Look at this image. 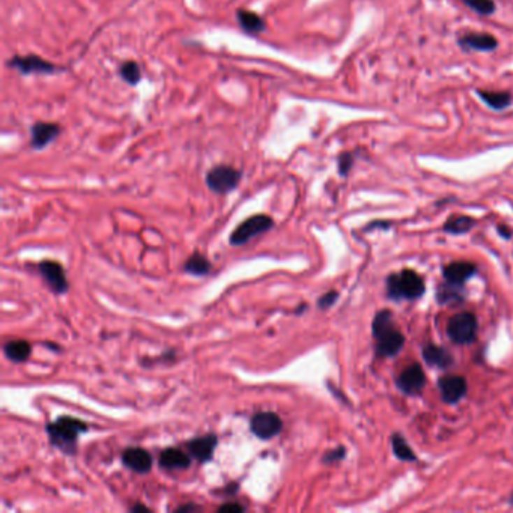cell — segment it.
<instances>
[{
	"mask_svg": "<svg viewBox=\"0 0 513 513\" xmlns=\"http://www.w3.org/2000/svg\"><path fill=\"white\" fill-rule=\"evenodd\" d=\"M212 270V263L210 262V259L206 258L205 254L196 252L193 253L189 259H187L185 265H184V271L189 273L192 275H197V277H203V275H208Z\"/></svg>",
	"mask_w": 513,
	"mask_h": 513,
	"instance_id": "cell-21",
	"label": "cell"
},
{
	"mask_svg": "<svg viewBox=\"0 0 513 513\" xmlns=\"http://www.w3.org/2000/svg\"><path fill=\"white\" fill-rule=\"evenodd\" d=\"M274 226V220L270 215L266 214H258L249 217L247 220H244L241 224H238L232 232L229 243L232 245H244L258 235H262L268 232Z\"/></svg>",
	"mask_w": 513,
	"mask_h": 513,
	"instance_id": "cell-4",
	"label": "cell"
},
{
	"mask_svg": "<svg viewBox=\"0 0 513 513\" xmlns=\"http://www.w3.org/2000/svg\"><path fill=\"white\" fill-rule=\"evenodd\" d=\"M509 503H510V505H513V496L510 497V500H509Z\"/></svg>",
	"mask_w": 513,
	"mask_h": 513,
	"instance_id": "cell-36",
	"label": "cell"
},
{
	"mask_svg": "<svg viewBox=\"0 0 513 513\" xmlns=\"http://www.w3.org/2000/svg\"><path fill=\"white\" fill-rule=\"evenodd\" d=\"M458 43L465 52H492L498 45L496 36L491 34H465Z\"/></svg>",
	"mask_w": 513,
	"mask_h": 513,
	"instance_id": "cell-15",
	"label": "cell"
},
{
	"mask_svg": "<svg viewBox=\"0 0 513 513\" xmlns=\"http://www.w3.org/2000/svg\"><path fill=\"white\" fill-rule=\"evenodd\" d=\"M122 463L137 475H146L152 470L154 459L151 453L142 447H128L122 451Z\"/></svg>",
	"mask_w": 513,
	"mask_h": 513,
	"instance_id": "cell-10",
	"label": "cell"
},
{
	"mask_svg": "<svg viewBox=\"0 0 513 513\" xmlns=\"http://www.w3.org/2000/svg\"><path fill=\"white\" fill-rule=\"evenodd\" d=\"M461 2L480 15H491L496 11L494 0H461Z\"/></svg>",
	"mask_w": 513,
	"mask_h": 513,
	"instance_id": "cell-28",
	"label": "cell"
},
{
	"mask_svg": "<svg viewBox=\"0 0 513 513\" xmlns=\"http://www.w3.org/2000/svg\"><path fill=\"white\" fill-rule=\"evenodd\" d=\"M391 327H394L391 312H389V310H381V312H378L377 317H375V319H373V324H372L373 336L377 338L378 334L384 333V331L391 328Z\"/></svg>",
	"mask_w": 513,
	"mask_h": 513,
	"instance_id": "cell-27",
	"label": "cell"
},
{
	"mask_svg": "<svg viewBox=\"0 0 513 513\" xmlns=\"http://www.w3.org/2000/svg\"><path fill=\"white\" fill-rule=\"evenodd\" d=\"M352 164H354V157H352V154L343 152L339 157V173L342 176H347L349 173V171H351Z\"/></svg>",
	"mask_w": 513,
	"mask_h": 513,
	"instance_id": "cell-31",
	"label": "cell"
},
{
	"mask_svg": "<svg viewBox=\"0 0 513 513\" xmlns=\"http://www.w3.org/2000/svg\"><path fill=\"white\" fill-rule=\"evenodd\" d=\"M396 382L403 393L419 394L426 386V375L419 364H412L399 375Z\"/></svg>",
	"mask_w": 513,
	"mask_h": 513,
	"instance_id": "cell-12",
	"label": "cell"
},
{
	"mask_svg": "<svg viewBox=\"0 0 513 513\" xmlns=\"http://www.w3.org/2000/svg\"><path fill=\"white\" fill-rule=\"evenodd\" d=\"M130 510H131V512H137V510H140V512H150V509H147V507H146V506H143V505H134Z\"/></svg>",
	"mask_w": 513,
	"mask_h": 513,
	"instance_id": "cell-35",
	"label": "cell"
},
{
	"mask_svg": "<svg viewBox=\"0 0 513 513\" xmlns=\"http://www.w3.org/2000/svg\"><path fill=\"white\" fill-rule=\"evenodd\" d=\"M219 444V438L214 433H206L202 437H196L187 442V449H189L190 456L201 463L208 462L214 456V450Z\"/></svg>",
	"mask_w": 513,
	"mask_h": 513,
	"instance_id": "cell-11",
	"label": "cell"
},
{
	"mask_svg": "<svg viewBox=\"0 0 513 513\" xmlns=\"http://www.w3.org/2000/svg\"><path fill=\"white\" fill-rule=\"evenodd\" d=\"M120 75L125 83L136 86L142 80V68L136 61H127L120 68Z\"/></svg>",
	"mask_w": 513,
	"mask_h": 513,
	"instance_id": "cell-26",
	"label": "cell"
},
{
	"mask_svg": "<svg viewBox=\"0 0 513 513\" xmlns=\"http://www.w3.org/2000/svg\"><path fill=\"white\" fill-rule=\"evenodd\" d=\"M423 359L431 368L447 369L453 364V355L446 348L435 347V345H426L423 348Z\"/></svg>",
	"mask_w": 513,
	"mask_h": 513,
	"instance_id": "cell-18",
	"label": "cell"
},
{
	"mask_svg": "<svg viewBox=\"0 0 513 513\" xmlns=\"http://www.w3.org/2000/svg\"><path fill=\"white\" fill-rule=\"evenodd\" d=\"M236 20H238V24L243 31L247 34L258 35L265 31L263 18L253 11H247V9H238V11H236Z\"/></svg>",
	"mask_w": 513,
	"mask_h": 513,
	"instance_id": "cell-19",
	"label": "cell"
},
{
	"mask_svg": "<svg viewBox=\"0 0 513 513\" xmlns=\"http://www.w3.org/2000/svg\"><path fill=\"white\" fill-rule=\"evenodd\" d=\"M375 339L378 340L377 352L381 357H394L402 351L403 343H405V338L394 327L378 334Z\"/></svg>",
	"mask_w": 513,
	"mask_h": 513,
	"instance_id": "cell-14",
	"label": "cell"
},
{
	"mask_svg": "<svg viewBox=\"0 0 513 513\" xmlns=\"http://www.w3.org/2000/svg\"><path fill=\"white\" fill-rule=\"evenodd\" d=\"M45 431L52 446L62 450L66 455H74L78 437L87 432V425L75 417L62 416L52 423H47Z\"/></svg>",
	"mask_w": 513,
	"mask_h": 513,
	"instance_id": "cell-1",
	"label": "cell"
},
{
	"mask_svg": "<svg viewBox=\"0 0 513 513\" xmlns=\"http://www.w3.org/2000/svg\"><path fill=\"white\" fill-rule=\"evenodd\" d=\"M479 324L472 313L462 312L451 317L447 324V334L458 345H470L477 338Z\"/></svg>",
	"mask_w": 513,
	"mask_h": 513,
	"instance_id": "cell-5",
	"label": "cell"
},
{
	"mask_svg": "<svg viewBox=\"0 0 513 513\" xmlns=\"http://www.w3.org/2000/svg\"><path fill=\"white\" fill-rule=\"evenodd\" d=\"M8 66L14 68L20 74L29 75V74H55L61 71L62 68L56 66L55 64L45 61V59L39 57L36 55H27V56H14L8 61Z\"/></svg>",
	"mask_w": 513,
	"mask_h": 513,
	"instance_id": "cell-7",
	"label": "cell"
},
{
	"mask_svg": "<svg viewBox=\"0 0 513 513\" xmlns=\"http://www.w3.org/2000/svg\"><path fill=\"white\" fill-rule=\"evenodd\" d=\"M476 226V220L471 219L468 215H455L444 223V232H449L453 235H462L470 232Z\"/></svg>",
	"mask_w": 513,
	"mask_h": 513,
	"instance_id": "cell-22",
	"label": "cell"
},
{
	"mask_svg": "<svg viewBox=\"0 0 513 513\" xmlns=\"http://www.w3.org/2000/svg\"><path fill=\"white\" fill-rule=\"evenodd\" d=\"M437 300L441 304H456L463 300V292H462V284H455L446 282L440 286Z\"/></svg>",
	"mask_w": 513,
	"mask_h": 513,
	"instance_id": "cell-24",
	"label": "cell"
},
{
	"mask_svg": "<svg viewBox=\"0 0 513 513\" xmlns=\"http://www.w3.org/2000/svg\"><path fill=\"white\" fill-rule=\"evenodd\" d=\"M345 456H347V449H345L343 446H339L325 453V455L322 456V462L327 463V465H333V463L340 462Z\"/></svg>",
	"mask_w": 513,
	"mask_h": 513,
	"instance_id": "cell-29",
	"label": "cell"
},
{
	"mask_svg": "<svg viewBox=\"0 0 513 513\" xmlns=\"http://www.w3.org/2000/svg\"><path fill=\"white\" fill-rule=\"evenodd\" d=\"M219 510L220 512H244L245 507L240 505V503H224V505L219 507Z\"/></svg>",
	"mask_w": 513,
	"mask_h": 513,
	"instance_id": "cell-32",
	"label": "cell"
},
{
	"mask_svg": "<svg viewBox=\"0 0 513 513\" xmlns=\"http://www.w3.org/2000/svg\"><path fill=\"white\" fill-rule=\"evenodd\" d=\"M243 178V172L235 169L228 164L214 166L212 169L206 173V185L208 189L217 194H228L238 187Z\"/></svg>",
	"mask_w": 513,
	"mask_h": 513,
	"instance_id": "cell-3",
	"label": "cell"
},
{
	"mask_svg": "<svg viewBox=\"0 0 513 513\" xmlns=\"http://www.w3.org/2000/svg\"><path fill=\"white\" fill-rule=\"evenodd\" d=\"M498 232H500V235L503 236V238H506V240H509L510 236H512V231H510V229H507L506 226H500V228H498Z\"/></svg>",
	"mask_w": 513,
	"mask_h": 513,
	"instance_id": "cell-33",
	"label": "cell"
},
{
	"mask_svg": "<svg viewBox=\"0 0 513 513\" xmlns=\"http://www.w3.org/2000/svg\"><path fill=\"white\" fill-rule=\"evenodd\" d=\"M476 265L471 262H451L447 266H444L442 270V275L446 282L455 284H463L472 275H476Z\"/></svg>",
	"mask_w": 513,
	"mask_h": 513,
	"instance_id": "cell-16",
	"label": "cell"
},
{
	"mask_svg": "<svg viewBox=\"0 0 513 513\" xmlns=\"http://www.w3.org/2000/svg\"><path fill=\"white\" fill-rule=\"evenodd\" d=\"M187 510H201V507L196 506V505H185V506H181V507L176 509V512H187Z\"/></svg>",
	"mask_w": 513,
	"mask_h": 513,
	"instance_id": "cell-34",
	"label": "cell"
},
{
	"mask_svg": "<svg viewBox=\"0 0 513 513\" xmlns=\"http://www.w3.org/2000/svg\"><path fill=\"white\" fill-rule=\"evenodd\" d=\"M283 429V420L279 414L271 411L256 412L250 420V431L256 438L268 441L277 437Z\"/></svg>",
	"mask_w": 513,
	"mask_h": 513,
	"instance_id": "cell-6",
	"label": "cell"
},
{
	"mask_svg": "<svg viewBox=\"0 0 513 513\" xmlns=\"http://www.w3.org/2000/svg\"><path fill=\"white\" fill-rule=\"evenodd\" d=\"M387 294L391 300H416L425 294V282L416 271L403 270L389 275Z\"/></svg>",
	"mask_w": 513,
	"mask_h": 513,
	"instance_id": "cell-2",
	"label": "cell"
},
{
	"mask_svg": "<svg viewBox=\"0 0 513 513\" xmlns=\"http://www.w3.org/2000/svg\"><path fill=\"white\" fill-rule=\"evenodd\" d=\"M479 96L494 110H503L510 106L512 95L503 91H477Z\"/></svg>",
	"mask_w": 513,
	"mask_h": 513,
	"instance_id": "cell-23",
	"label": "cell"
},
{
	"mask_svg": "<svg viewBox=\"0 0 513 513\" xmlns=\"http://www.w3.org/2000/svg\"><path fill=\"white\" fill-rule=\"evenodd\" d=\"M391 446H393L394 456H396L398 459L405 461V462L417 461L416 453L412 451V449L410 447V444L407 442V440L403 438L402 435H399V433H394V435L391 437Z\"/></svg>",
	"mask_w": 513,
	"mask_h": 513,
	"instance_id": "cell-25",
	"label": "cell"
},
{
	"mask_svg": "<svg viewBox=\"0 0 513 513\" xmlns=\"http://www.w3.org/2000/svg\"><path fill=\"white\" fill-rule=\"evenodd\" d=\"M338 298H339V292L338 291H330L327 294H324L322 297L318 300V308L321 310H327V309L333 308L334 304H336Z\"/></svg>",
	"mask_w": 513,
	"mask_h": 513,
	"instance_id": "cell-30",
	"label": "cell"
},
{
	"mask_svg": "<svg viewBox=\"0 0 513 513\" xmlns=\"http://www.w3.org/2000/svg\"><path fill=\"white\" fill-rule=\"evenodd\" d=\"M160 467L164 470H187L192 465V456L187 455L181 449L169 447L164 449L160 455Z\"/></svg>",
	"mask_w": 513,
	"mask_h": 513,
	"instance_id": "cell-17",
	"label": "cell"
},
{
	"mask_svg": "<svg viewBox=\"0 0 513 513\" xmlns=\"http://www.w3.org/2000/svg\"><path fill=\"white\" fill-rule=\"evenodd\" d=\"M61 134V127L53 122H35L31 128V146L34 150H44Z\"/></svg>",
	"mask_w": 513,
	"mask_h": 513,
	"instance_id": "cell-13",
	"label": "cell"
},
{
	"mask_svg": "<svg viewBox=\"0 0 513 513\" xmlns=\"http://www.w3.org/2000/svg\"><path fill=\"white\" fill-rule=\"evenodd\" d=\"M438 387L442 400L446 403H451V405L465 398L468 390L467 380L463 377H458V375H447V377L440 378Z\"/></svg>",
	"mask_w": 513,
	"mask_h": 513,
	"instance_id": "cell-9",
	"label": "cell"
},
{
	"mask_svg": "<svg viewBox=\"0 0 513 513\" xmlns=\"http://www.w3.org/2000/svg\"><path fill=\"white\" fill-rule=\"evenodd\" d=\"M3 354L13 363H24L32 354V345L27 340H9L5 343Z\"/></svg>",
	"mask_w": 513,
	"mask_h": 513,
	"instance_id": "cell-20",
	"label": "cell"
},
{
	"mask_svg": "<svg viewBox=\"0 0 513 513\" xmlns=\"http://www.w3.org/2000/svg\"><path fill=\"white\" fill-rule=\"evenodd\" d=\"M38 274L41 275L44 279L45 284L50 288L55 294L57 295H64L70 289V284H68V279L64 266L52 259H45L43 262L38 263Z\"/></svg>",
	"mask_w": 513,
	"mask_h": 513,
	"instance_id": "cell-8",
	"label": "cell"
}]
</instances>
